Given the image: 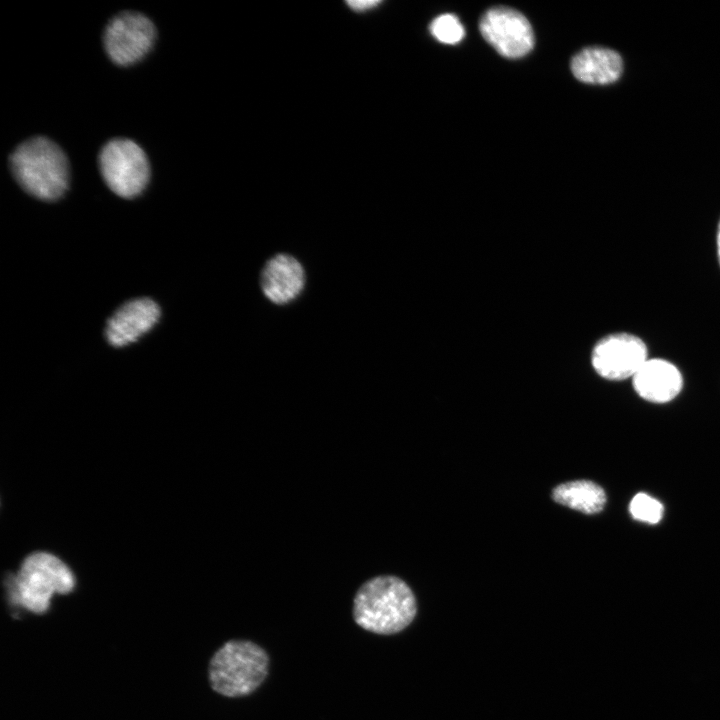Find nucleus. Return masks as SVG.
Wrapping results in <instances>:
<instances>
[{"instance_id": "4468645a", "label": "nucleus", "mask_w": 720, "mask_h": 720, "mask_svg": "<svg viewBox=\"0 0 720 720\" xmlns=\"http://www.w3.org/2000/svg\"><path fill=\"white\" fill-rule=\"evenodd\" d=\"M430 31L438 41L450 45L460 42L465 35L463 25L453 14H443L435 18L430 25Z\"/></svg>"}, {"instance_id": "1a4fd4ad", "label": "nucleus", "mask_w": 720, "mask_h": 720, "mask_svg": "<svg viewBox=\"0 0 720 720\" xmlns=\"http://www.w3.org/2000/svg\"><path fill=\"white\" fill-rule=\"evenodd\" d=\"M304 285V268L289 254L280 253L271 257L260 273V287L264 296L277 305L288 304L296 299Z\"/></svg>"}, {"instance_id": "f3484780", "label": "nucleus", "mask_w": 720, "mask_h": 720, "mask_svg": "<svg viewBox=\"0 0 720 720\" xmlns=\"http://www.w3.org/2000/svg\"><path fill=\"white\" fill-rule=\"evenodd\" d=\"M716 242H717V255H718V260H719V264H720V221H719V224H718L717 240H716Z\"/></svg>"}, {"instance_id": "6e6552de", "label": "nucleus", "mask_w": 720, "mask_h": 720, "mask_svg": "<svg viewBox=\"0 0 720 720\" xmlns=\"http://www.w3.org/2000/svg\"><path fill=\"white\" fill-rule=\"evenodd\" d=\"M591 361L601 377L613 381L624 380L633 377L647 361V347L635 335L610 334L594 346Z\"/></svg>"}, {"instance_id": "ddd939ff", "label": "nucleus", "mask_w": 720, "mask_h": 720, "mask_svg": "<svg viewBox=\"0 0 720 720\" xmlns=\"http://www.w3.org/2000/svg\"><path fill=\"white\" fill-rule=\"evenodd\" d=\"M553 499L571 509L585 514H594L604 508L606 494L602 487L592 481L577 480L555 487Z\"/></svg>"}, {"instance_id": "9b49d317", "label": "nucleus", "mask_w": 720, "mask_h": 720, "mask_svg": "<svg viewBox=\"0 0 720 720\" xmlns=\"http://www.w3.org/2000/svg\"><path fill=\"white\" fill-rule=\"evenodd\" d=\"M632 378L637 394L654 403L671 401L683 385L680 371L672 363L656 358L647 359Z\"/></svg>"}, {"instance_id": "f03ea898", "label": "nucleus", "mask_w": 720, "mask_h": 720, "mask_svg": "<svg viewBox=\"0 0 720 720\" xmlns=\"http://www.w3.org/2000/svg\"><path fill=\"white\" fill-rule=\"evenodd\" d=\"M9 167L17 184L39 200H58L68 190V158L48 137L34 136L20 143L9 156Z\"/></svg>"}, {"instance_id": "f257e3e1", "label": "nucleus", "mask_w": 720, "mask_h": 720, "mask_svg": "<svg viewBox=\"0 0 720 720\" xmlns=\"http://www.w3.org/2000/svg\"><path fill=\"white\" fill-rule=\"evenodd\" d=\"M417 613L410 587L396 576H377L363 583L353 600V618L366 631L392 635L411 624Z\"/></svg>"}, {"instance_id": "dca6fc26", "label": "nucleus", "mask_w": 720, "mask_h": 720, "mask_svg": "<svg viewBox=\"0 0 720 720\" xmlns=\"http://www.w3.org/2000/svg\"><path fill=\"white\" fill-rule=\"evenodd\" d=\"M380 1L375 0H361V1H348V4L351 6V8L355 10H365L372 8L379 4Z\"/></svg>"}, {"instance_id": "0eeeda50", "label": "nucleus", "mask_w": 720, "mask_h": 720, "mask_svg": "<svg viewBox=\"0 0 720 720\" xmlns=\"http://www.w3.org/2000/svg\"><path fill=\"white\" fill-rule=\"evenodd\" d=\"M483 38L502 56L520 58L534 46V34L527 18L515 9L494 7L481 18Z\"/></svg>"}, {"instance_id": "7ed1b4c3", "label": "nucleus", "mask_w": 720, "mask_h": 720, "mask_svg": "<svg viewBox=\"0 0 720 720\" xmlns=\"http://www.w3.org/2000/svg\"><path fill=\"white\" fill-rule=\"evenodd\" d=\"M269 670L266 651L248 640H230L212 656L208 667L211 688L226 697H241L254 692Z\"/></svg>"}, {"instance_id": "20e7f679", "label": "nucleus", "mask_w": 720, "mask_h": 720, "mask_svg": "<svg viewBox=\"0 0 720 720\" xmlns=\"http://www.w3.org/2000/svg\"><path fill=\"white\" fill-rule=\"evenodd\" d=\"M74 586L75 577L60 558L35 552L25 558L15 577L12 600L32 613L43 614L54 594H67Z\"/></svg>"}, {"instance_id": "423d86ee", "label": "nucleus", "mask_w": 720, "mask_h": 720, "mask_svg": "<svg viewBox=\"0 0 720 720\" xmlns=\"http://www.w3.org/2000/svg\"><path fill=\"white\" fill-rule=\"evenodd\" d=\"M152 20L137 11H122L113 16L103 32V46L112 63L128 67L142 61L156 41Z\"/></svg>"}, {"instance_id": "2eb2a0df", "label": "nucleus", "mask_w": 720, "mask_h": 720, "mask_svg": "<svg viewBox=\"0 0 720 720\" xmlns=\"http://www.w3.org/2000/svg\"><path fill=\"white\" fill-rule=\"evenodd\" d=\"M629 511L638 521L656 524L663 516V505L648 494L638 493L631 500Z\"/></svg>"}, {"instance_id": "39448f33", "label": "nucleus", "mask_w": 720, "mask_h": 720, "mask_svg": "<svg viewBox=\"0 0 720 720\" xmlns=\"http://www.w3.org/2000/svg\"><path fill=\"white\" fill-rule=\"evenodd\" d=\"M98 166L106 186L124 199L141 195L151 177L145 151L128 138L117 137L107 141L99 151Z\"/></svg>"}, {"instance_id": "9d476101", "label": "nucleus", "mask_w": 720, "mask_h": 720, "mask_svg": "<svg viewBox=\"0 0 720 720\" xmlns=\"http://www.w3.org/2000/svg\"><path fill=\"white\" fill-rule=\"evenodd\" d=\"M159 315V307L151 299L126 303L108 321L106 336L109 343L120 347L134 342L154 326Z\"/></svg>"}, {"instance_id": "f8f14e48", "label": "nucleus", "mask_w": 720, "mask_h": 720, "mask_svg": "<svg viewBox=\"0 0 720 720\" xmlns=\"http://www.w3.org/2000/svg\"><path fill=\"white\" fill-rule=\"evenodd\" d=\"M620 55L609 48L588 47L577 53L571 61V71L581 82L588 84H609L616 81L622 72Z\"/></svg>"}]
</instances>
